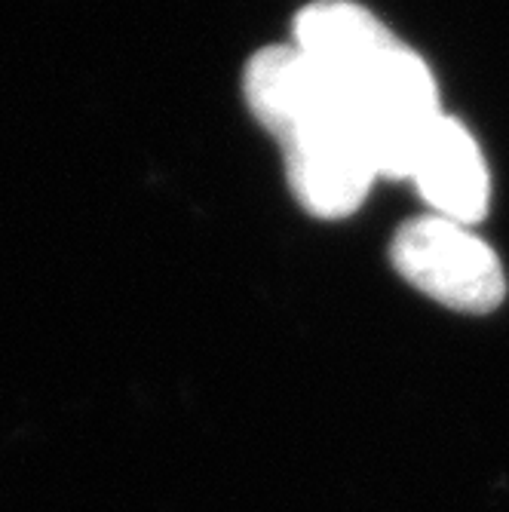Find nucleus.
<instances>
[{
	"label": "nucleus",
	"mask_w": 509,
	"mask_h": 512,
	"mask_svg": "<svg viewBox=\"0 0 509 512\" xmlns=\"http://www.w3.org/2000/svg\"><path fill=\"white\" fill-rule=\"evenodd\" d=\"M332 77L356 108L378 172L390 178H408L414 154L424 145L430 129L442 120L439 86L427 62L399 37H393L378 53Z\"/></svg>",
	"instance_id": "nucleus-1"
},
{
	"label": "nucleus",
	"mask_w": 509,
	"mask_h": 512,
	"mask_svg": "<svg viewBox=\"0 0 509 512\" xmlns=\"http://www.w3.org/2000/svg\"><path fill=\"white\" fill-rule=\"evenodd\" d=\"M280 145L292 194L316 218L356 212L381 175L347 92L295 123Z\"/></svg>",
	"instance_id": "nucleus-2"
},
{
	"label": "nucleus",
	"mask_w": 509,
	"mask_h": 512,
	"mask_svg": "<svg viewBox=\"0 0 509 512\" xmlns=\"http://www.w3.org/2000/svg\"><path fill=\"white\" fill-rule=\"evenodd\" d=\"M390 261L408 286L460 313H491L506 295L497 252L473 227L433 212L396 230Z\"/></svg>",
	"instance_id": "nucleus-3"
},
{
	"label": "nucleus",
	"mask_w": 509,
	"mask_h": 512,
	"mask_svg": "<svg viewBox=\"0 0 509 512\" xmlns=\"http://www.w3.org/2000/svg\"><path fill=\"white\" fill-rule=\"evenodd\" d=\"M408 178L430 203L433 215L473 227L488 212L491 203L488 163L476 145L473 132L454 117L442 114V120L430 129L424 145L414 154Z\"/></svg>",
	"instance_id": "nucleus-4"
}]
</instances>
